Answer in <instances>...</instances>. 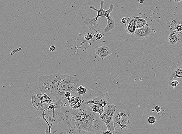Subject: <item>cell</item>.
I'll return each mask as SVG.
<instances>
[{
	"mask_svg": "<svg viewBox=\"0 0 182 134\" xmlns=\"http://www.w3.org/2000/svg\"><path fill=\"white\" fill-rule=\"evenodd\" d=\"M80 84V80L77 77L67 75L42 76L39 80L40 91L52 99L53 103L65 99L64 94L66 92H70L73 95L75 94Z\"/></svg>",
	"mask_w": 182,
	"mask_h": 134,
	"instance_id": "6da1fadb",
	"label": "cell"
},
{
	"mask_svg": "<svg viewBox=\"0 0 182 134\" xmlns=\"http://www.w3.org/2000/svg\"><path fill=\"white\" fill-rule=\"evenodd\" d=\"M69 118L75 128L93 134H103L104 123L98 113L93 112L88 106L82 105L78 109H70Z\"/></svg>",
	"mask_w": 182,
	"mask_h": 134,
	"instance_id": "7a4b0ae2",
	"label": "cell"
},
{
	"mask_svg": "<svg viewBox=\"0 0 182 134\" xmlns=\"http://www.w3.org/2000/svg\"><path fill=\"white\" fill-rule=\"evenodd\" d=\"M132 122L131 113L125 108H118L113 117L114 133H123L129 129Z\"/></svg>",
	"mask_w": 182,
	"mask_h": 134,
	"instance_id": "3957f363",
	"label": "cell"
},
{
	"mask_svg": "<svg viewBox=\"0 0 182 134\" xmlns=\"http://www.w3.org/2000/svg\"><path fill=\"white\" fill-rule=\"evenodd\" d=\"M81 100L82 105L88 106L90 104H94L104 109L106 106L109 104L104 93L97 89L87 90L86 94L82 96Z\"/></svg>",
	"mask_w": 182,
	"mask_h": 134,
	"instance_id": "277c9868",
	"label": "cell"
},
{
	"mask_svg": "<svg viewBox=\"0 0 182 134\" xmlns=\"http://www.w3.org/2000/svg\"><path fill=\"white\" fill-rule=\"evenodd\" d=\"M70 110L60 108L55 111V116L57 123L65 131L66 134H79V129L72 126L69 118Z\"/></svg>",
	"mask_w": 182,
	"mask_h": 134,
	"instance_id": "5b68a950",
	"label": "cell"
},
{
	"mask_svg": "<svg viewBox=\"0 0 182 134\" xmlns=\"http://www.w3.org/2000/svg\"><path fill=\"white\" fill-rule=\"evenodd\" d=\"M32 101L35 109L41 111L48 108L50 104L53 103V99L44 93L38 94L35 92L32 95Z\"/></svg>",
	"mask_w": 182,
	"mask_h": 134,
	"instance_id": "8992f818",
	"label": "cell"
},
{
	"mask_svg": "<svg viewBox=\"0 0 182 134\" xmlns=\"http://www.w3.org/2000/svg\"><path fill=\"white\" fill-rule=\"evenodd\" d=\"M116 106L114 104H109L106 109L100 116V119L106 126L108 130L114 133L113 124V117L115 111Z\"/></svg>",
	"mask_w": 182,
	"mask_h": 134,
	"instance_id": "52a82bcc",
	"label": "cell"
},
{
	"mask_svg": "<svg viewBox=\"0 0 182 134\" xmlns=\"http://www.w3.org/2000/svg\"><path fill=\"white\" fill-rule=\"evenodd\" d=\"M167 78L169 82L177 79H182V63H174L169 68Z\"/></svg>",
	"mask_w": 182,
	"mask_h": 134,
	"instance_id": "ba28073f",
	"label": "cell"
},
{
	"mask_svg": "<svg viewBox=\"0 0 182 134\" xmlns=\"http://www.w3.org/2000/svg\"><path fill=\"white\" fill-rule=\"evenodd\" d=\"M104 3V1L103 0H101V1L100 2V9L99 10L94 8V5H90V9L97 11V15L95 17L96 19H98V18L101 17H105L106 18H108L110 16V14L113 10L114 6L112 5H110L109 8L108 10L106 11L104 10L103 8Z\"/></svg>",
	"mask_w": 182,
	"mask_h": 134,
	"instance_id": "9c48e42d",
	"label": "cell"
},
{
	"mask_svg": "<svg viewBox=\"0 0 182 134\" xmlns=\"http://www.w3.org/2000/svg\"><path fill=\"white\" fill-rule=\"evenodd\" d=\"M168 45L173 47H177L180 43V38L177 32L172 30L168 33L166 37Z\"/></svg>",
	"mask_w": 182,
	"mask_h": 134,
	"instance_id": "30bf717a",
	"label": "cell"
},
{
	"mask_svg": "<svg viewBox=\"0 0 182 134\" xmlns=\"http://www.w3.org/2000/svg\"><path fill=\"white\" fill-rule=\"evenodd\" d=\"M152 32V29L147 25L140 29H136L134 35L137 39L145 40L149 37Z\"/></svg>",
	"mask_w": 182,
	"mask_h": 134,
	"instance_id": "8fae6325",
	"label": "cell"
},
{
	"mask_svg": "<svg viewBox=\"0 0 182 134\" xmlns=\"http://www.w3.org/2000/svg\"><path fill=\"white\" fill-rule=\"evenodd\" d=\"M84 23L94 33L101 32L98 27V19H96L95 18H86L84 19Z\"/></svg>",
	"mask_w": 182,
	"mask_h": 134,
	"instance_id": "7c38bea8",
	"label": "cell"
},
{
	"mask_svg": "<svg viewBox=\"0 0 182 134\" xmlns=\"http://www.w3.org/2000/svg\"><path fill=\"white\" fill-rule=\"evenodd\" d=\"M125 29L129 34L134 35L136 29L135 17L132 16L128 18L125 24Z\"/></svg>",
	"mask_w": 182,
	"mask_h": 134,
	"instance_id": "4fadbf2b",
	"label": "cell"
},
{
	"mask_svg": "<svg viewBox=\"0 0 182 134\" xmlns=\"http://www.w3.org/2000/svg\"><path fill=\"white\" fill-rule=\"evenodd\" d=\"M66 99L69 101V106L71 109H78L82 106L81 99L78 96H73Z\"/></svg>",
	"mask_w": 182,
	"mask_h": 134,
	"instance_id": "5bb4252c",
	"label": "cell"
},
{
	"mask_svg": "<svg viewBox=\"0 0 182 134\" xmlns=\"http://www.w3.org/2000/svg\"><path fill=\"white\" fill-rule=\"evenodd\" d=\"M96 54L101 59L105 58L109 55L112 54V52L109 48L106 45H103L95 49Z\"/></svg>",
	"mask_w": 182,
	"mask_h": 134,
	"instance_id": "9a60e30c",
	"label": "cell"
},
{
	"mask_svg": "<svg viewBox=\"0 0 182 134\" xmlns=\"http://www.w3.org/2000/svg\"><path fill=\"white\" fill-rule=\"evenodd\" d=\"M107 25L106 27L104 28V31L105 33H108L110 31L114 29L115 28V22L111 16L107 18Z\"/></svg>",
	"mask_w": 182,
	"mask_h": 134,
	"instance_id": "2e32d148",
	"label": "cell"
},
{
	"mask_svg": "<svg viewBox=\"0 0 182 134\" xmlns=\"http://www.w3.org/2000/svg\"><path fill=\"white\" fill-rule=\"evenodd\" d=\"M135 20L136 29H140L148 25L147 21L144 19L141 18L140 16L135 17Z\"/></svg>",
	"mask_w": 182,
	"mask_h": 134,
	"instance_id": "e0dca14e",
	"label": "cell"
},
{
	"mask_svg": "<svg viewBox=\"0 0 182 134\" xmlns=\"http://www.w3.org/2000/svg\"><path fill=\"white\" fill-rule=\"evenodd\" d=\"M46 115L45 113H42V118H43V119L44 120L45 122L47 123V125H48L49 128H46V131H45V132H46V134H53L54 133V132H53V134H52L51 132V129L52 126L53 125V121H54V116H53V119H51L50 118V117L49 118V120L51 121V125H49V122L47 120L46 118H45V116Z\"/></svg>",
	"mask_w": 182,
	"mask_h": 134,
	"instance_id": "ac0fdd59",
	"label": "cell"
},
{
	"mask_svg": "<svg viewBox=\"0 0 182 134\" xmlns=\"http://www.w3.org/2000/svg\"><path fill=\"white\" fill-rule=\"evenodd\" d=\"M90 108L91 109L93 112L96 113L99 115L100 116L102 115L104 112V109L98 105H94L90 106Z\"/></svg>",
	"mask_w": 182,
	"mask_h": 134,
	"instance_id": "d6986e66",
	"label": "cell"
},
{
	"mask_svg": "<svg viewBox=\"0 0 182 134\" xmlns=\"http://www.w3.org/2000/svg\"><path fill=\"white\" fill-rule=\"evenodd\" d=\"M87 89L83 85H80L77 87V92L78 95L81 96H83L86 94Z\"/></svg>",
	"mask_w": 182,
	"mask_h": 134,
	"instance_id": "ffe728a7",
	"label": "cell"
},
{
	"mask_svg": "<svg viewBox=\"0 0 182 134\" xmlns=\"http://www.w3.org/2000/svg\"><path fill=\"white\" fill-rule=\"evenodd\" d=\"M94 35L91 32H88L84 35V39L87 41H90L92 39Z\"/></svg>",
	"mask_w": 182,
	"mask_h": 134,
	"instance_id": "44dd1931",
	"label": "cell"
},
{
	"mask_svg": "<svg viewBox=\"0 0 182 134\" xmlns=\"http://www.w3.org/2000/svg\"><path fill=\"white\" fill-rule=\"evenodd\" d=\"M94 35L96 40H100L104 37V35L99 32H96Z\"/></svg>",
	"mask_w": 182,
	"mask_h": 134,
	"instance_id": "7402d4cb",
	"label": "cell"
},
{
	"mask_svg": "<svg viewBox=\"0 0 182 134\" xmlns=\"http://www.w3.org/2000/svg\"><path fill=\"white\" fill-rule=\"evenodd\" d=\"M156 119L153 116H150L147 119V122L149 125H153L156 122Z\"/></svg>",
	"mask_w": 182,
	"mask_h": 134,
	"instance_id": "603a6c76",
	"label": "cell"
},
{
	"mask_svg": "<svg viewBox=\"0 0 182 134\" xmlns=\"http://www.w3.org/2000/svg\"><path fill=\"white\" fill-rule=\"evenodd\" d=\"M170 84H171L172 87H175L179 85V82L177 81V80H174L171 82Z\"/></svg>",
	"mask_w": 182,
	"mask_h": 134,
	"instance_id": "cb8c5ba5",
	"label": "cell"
},
{
	"mask_svg": "<svg viewBox=\"0 0 182 134\" xmlns=\"http://www.w3.org/2000/svg\"><path fill=\"white\" fill-rule=\"evenodd\" d=\"M73 95L70 92H66L65 94H64L65 97L66 99L67 98H70V97H71L72 95Z\"/></svg>",
	"mask_w": 182,
	"mask_h": 134,
	"instance_id": "d4e9b609",
	"label": "cell"
},
{
	"mask_svg": "<svg viewBox=\"0 0 182 134\" xmlns=\"http://www.w3.org/2000/svg\"><path fill=\"white\" fill-rule=\"evenodd\" d=\"M155 110L156 111V112L158 113V114L159 115H160V113L161 111V108H160V107L158 106H156L155 107Z\"/></svg>",
	"mask_w": 182,
	"mask_h": 134,
	"instance_id": "484cf974",
	"label": "cell"
},
{
	"mask_svg": "<svg viewBox=\"0 0 182 134\" xmlns=\"http://www.w3.org/2000/svg\"><path fill=\"white\" fill-rule=\"evenodd\" d=\"M79 134H93L90 132H87V131L79 129Z\"/></svg>",
	"mask_w": 182,
	"mask_h": 134,
	"instance_id": "4316f807",
	"label": "cell"
},
{
	"mask_svg": "<svg viewBox=\"0 0 182 134\" xmlns=\"http://www.w3.org/2000/svg\"><path fill=\"white\" fill-rule=\"evenodd\" d=\"M56 46L54 45H52L49 48V51L51 52H53L56 50Z\"/></svg>",
	"mask_w": 182,
	"mask_h": 134,
	"instance_id": "83f0119b",
	"label": "cell"
},
{
	"mask_svg": "<svg viewBox=\"0 0 182 134\" xmlns=\"http://www.w3.org/2000/svg\"><path fill=\"white\" fill-rule=\"evenodd\" d=\"M103 134H114L112 132L109 130H106L104 131Z\"/></svg>",
	"mask_w": 182,
	"mask_h": 134,
	"instance_id": "f1b7e54d",
	"label": "cell"
},
{
	"mask_svg": "<svg viewBox=\"0 0 182 134\" xmlns=\"http://www.w3.org/2000/svg\"><path fill=\"white\" fill-rule=\"evenodd\" d=\"M127 21V19L126 18H124L121 19V22H122V23L123 24L126 23Z\"/></svg>",
	"mask_w": 182,
	"mask_h": 134,
	"instance_id": "f546056e",
	"label": "cell"
},
{
	"mask_svg": "<svg viewBox=\"0 0 182 134\" xmlns=\"http://www.w3.org/2000/svg\"><path fill=\"white\" fill-rule=\"evenodd\" d=\"M174 1L175 2L178 3V2H181L182 1H177V0H176V1H175V0H174Z\"/></svg>",
	"mask_w": 182,
	"mask_h": 134,
	"instance_id": "4dcf8cb0",
	"label": "cell"
}]
</instances>
